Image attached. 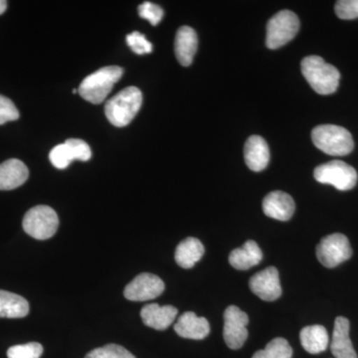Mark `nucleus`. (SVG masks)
Returning a JSON list of instances; mask_svg holds the SVG:
<instances>
[{
	"instance_id": "f257e3e1",
	"label": "nucleus",
	"mask_w": 358,
	"mask_h": 358,
	"mask_svg": "<svg viewBox=\"0 0 358 358\" xmlns=\"http://www.w3.org/2000/svg\"><path fill=\"white\" fill-rule=\"evenodd\" d=\"M301 73L315 93L331 95L338 88L341 73L320 56H308L301 61Z\"/></svg>"
},
{
	"instance_id": "f03ea898",
	"label": "nucleus",
	"mask_w": 358,
	"mask_h": 358,
	"mask_svg": "<svg viewBox=\"0 0 358 358\" xmlns=\"http://www.w3.org/2000/svg\"><path fill=\"white\" fill-rule=\"evenodd\" d=\"M143 103V94L136 87H128L113 96L105 106V114L115 127L128 126L138 114Z\"/></svg>"
},
{
	"instance_id": "7ed1b4c3",
	"label": "nucleus",
	"mask_w": 358,
	"mask_h": 358,
	"mask_svg": "<svg viewBox=\"0 0 358 358\" xmlns=\"http://www.w3.org/2000/svg\"><path fill=\"white\" fill-rule=\"evenodd\" d=\"M124 70L119 66H108L101 68L83 80L78 89L80 96L92 103H103L113 87L120 81Z\"/></svg>"
},
{
	"instance_id": "20e7f679",
	"label": "nucleus",
	"mask_w": 358,
	"mask_h": 358,
	"mask_svg": "<svg viewBox=\"0 0 358 358\" xmlns=\"http://www.w3.org/2000/svg\"><path fill=\"white\" fill-rule=\"evenodd\" d=\"M312 140L320 150L334 157H345L355 148L352 134L336 124L317 126L313 129Z\"/></svg>"
},
{
	"instance_id": "39448f33",
	"label": "nucleus",
	"mask_w": 358,
	"mask_h": 358,
	"mask_svg": "<svg viewBox=\"0 0 358 358\" xmlns=\"http://www.w3.org/2000/svg\"><path fill=\"white\" fill-rule=\"evenodd\" d=\"M23 229L37 240H47L55 235L59 226L57 213L51 207L38 205L27 211L23 218Z\"/></svg>"
},
{
	"instance_id": "423d86ee",
	"label": "nucleus",
	"mask_w": 358,
	"mask_h": 358,
	"mask_svg": "<svg viewBox=\"0 0 358 358\" xmlns=\"http://www.w3.org/2000/svg\"><path fill=\"white\" fill-rule=\"evenodd\" d=\"M313 176L317 182L333 185L341 192L352 189L358 179L357 171L341 160H333L317 166Z\"/></svg>"
},
{
	"instance_id": "0eeeda50",
	"label": "nucleus",
	"mask_w": 358,
	"mask_h": 358,
	"mask_svg": "<svg viewBox=\"0 0 358 358\" xmlns=\"http://www.w3.org/2000/svg\"><path fill=\"white\" fill-rule=\"evenodd\" d=\"M300 29L298 16L289 10H282L275 14L267 24L266 45L268 48H281L296 37Z\"/></svg>"
},
{
	"instance_id": "6e6552de",
	"label": "nucleus",
	"mask_w": 358,
	"mask_h": 358,
	"mask_svg": "<svg viewBox=\"0 0 358 358\" xmlns=\"http://www.w3.org/2000/svg\"><path fill=\"white\" fill-rule=\"evenodd\" d=\"M352 256V249L345 235L341 233L327 235L317 247V260L327 268H334Z\"/></svg>"
},
{
	"instance_id": "1a4fd4ad",
	"label": "nucleus",
	"mask_w": 358,
	"mask_h": 358,
	"mask_svg": "<svg viewBox=\"0 0 358 358\" xmlns=\"http://www.w3.org/2000/svg\"><path fill=\"white\" fill-rule=\"evenodd\" d=\"M249 317L236 306H229L224 313L223 336L231 350H239L248 338Z\"/></svg>"
},
{
	"instance_id": "9d476101",
	"label": "nucleus",
	"mask_w": 358,
	"mask_h": 358,
	"mask_svg": "<svg viewBox=\"0 0 358 358\" xmlns=\"http://www.w3.org/2000/svg\"><path fill=\"white\" fill-rule=\"evenodd\" d=\"M164 282L157 275L143 273L127 285L124 294L127 300L145 301L154 300L164 293Z\"/></svg>"
},
{
	"instance_id": "9b49d317",
	"label": "nucleus",
	"mask_w": 358,
	"mask_h": 358,
	"mask_svg": "<svg viewBox=\"0 0 358 358\" xmlns=\"http://www.w3.org/2000/svg\"><path fill=\"white\" fill-rule=\"evenodd\" d=\"M250 289L261 300L274 301L282 296L279 272L275 267H268L257 273L249 281Z\"/></svg>"
},
{
	"instance_id": "f8f14e48",
	"label": "nucleus",
	"mask_w": 358,
	"mask_h": 358,
	"mask_svg": "<svg viewBox=\"0 0 358 358\" xmlns=\"http://www.w3.org/2000/svg\"><path fill=\"white\" fill-rule=\"evenodd\" d=\"M263 211L268 217L279 221H288L293 217L296 205L288 193L273 192L263 200Z\"/></svg>"
},
{
	"instance_id": "ddd939ff",
	"label": "nucleus",
	"mask_w": 358,
	"mask_h": 358,
	"mask_svg": "<svg viewBox=\"0 0 358 358\" xmlns=\"http://www.w3.org/2000/svg\"><path fill=\"white\" fill-rule=\"evenodd\" d=\"M178 313V308L173 306L162 307L159 303H150L141 308V317L145 326L157 331H164L173 324Z\"/></svg>"
},
{
	"instance_id": "4468645a",
	"label": "nucleus",
	"mask_w": 358,
	"mask_h": 358,
	"mask_svg": "<svg viewBox=\"0 0 358 358\" xmlns=\"http://www.w3.org/2000/svg\"><path fill=\"white\" fill-rule=\"evenodd\" d=\"M350 320L338 317L334 322L331 350L336 358H358L350 338Z\"/></svg>"
},
{
	"instance_id": "2eb2a0df",
	"label": "nucleus",
	"mask_w": 358,
	"mask_h": 358,
	"mask_svg": "<svg viewBox=\"0 0 358 358\" xmlns=\"http://www.w3.org/2000/svg\"><path fill=\"white\" fill-rule=\"evenodd\" d=\"M174 331L181 338L200 341L208 336L210 326L205 317H197L193 312H186L174 324Z\"/></svg>"
},
{
	"instance_id": "dca6fc26",
	"label": "nucleus",
	"mask_w": 358,
	"mask_h": 358,
	"mask_svg": "<svg viewBox=\"0 0 358 358\" xmlns=\"http://www.w3.org/2000/svg\"><path fill=\"white\" fill-rule=\"evenodd\" d=\"M199 47V37L196 32L189 26H182L176 33L174 41V51L178 62L185 67L192 64L193 58Z\"/></svg>"
},
{
	"instance_id": "f3484780",
	"label": "nucleus",
	"mask_w": 358,
	"mask_h": 358,
	"mask_svg": "<svg viewBox=\"0 0 358 358\" xmlns=\"http://www.w3.org/2000/svg\"><path fill=\"white\" fill-rule=\"evenodd\" d=\"M245 162L251 171H262L268 166L270 162V150L267 141L262 136H250L245 143Z\"/></svg>"
},
{
	"instance_id": "a211bd4d",
	"label": "nucleus",
	"mask_w": 358,
	"mask_h": 358,
	"mask_svg": "<svg viewBox=\"0 0 358 358\" xmlns=\"http://www.w3.org/2000/svg\"><path fill=\"white\" fill-rule=\"evenodd\" d=\"M28 176L29 171L21 160H6L0 164V190L15 189L24 185Z\"/></svg>"
},
{
	"instance_id": "6ab92c4d",
	"label": "nucleus",
	"mask_w": 358,
	"mask_h": 358,
	"mask_svg": "<svg viewBox=\"0 0 358 358\" xmlns=\"http://www.w3.org/2000/svg\"><path fill=\"white\" fill-rule=\"evenodd\" d=\"M263 259L262 250L255 241L249 240L241 247L233 250L229 255V263L236 270H249L261 263Z\"/></svg>"
},
{
	"instance_id": "aec40b11",
	"label": "nucleus",
	"mask_w": 358,
	"mask_h": 358,
	"mask_svg": "<svg viewBox=\"0 0 358 358\" xmlns=\"http://www.w3.org/2000/svg\"><path fill=\"white\" fill-rule=\"evenodd\" d=\"M204 246L196 238H186L176 250V261L179 267L192 268L204 255Z\"/></svg>"
},
{
	"instance_id": "412c9836",
	"label": "nucleus",
	"mask_w": 358,
	"mask_h": 358,
	"mask_svg": "<svg viewBox=\"0 0 358 358\" xmlns=\"http://www.w3.org/2000/svg\"><path fill=\"white\" fill-rule=\"evenodd\" d=\"M300 339L303 348L312 355L324 352L329 345L326 327L320 324L303 327L301 331Z\"/></svg>"
},
{
	"instance_id": "4be33fe9",
	"label": "nucleus",
	"mask_w": 358,
	"mask_h": 358,
	"mask_svg": "<svg viewBox=\"0 0 358 358\" xmlns=\"http://www.w3.org/2000/svg\"><path fill=\"white\" fill-rule=\"evenodd\" d=\"M29 313V303L20 294L0 289V317L21 319Z\"/></svg>"
},
{
	"instance_id": "5701e85b",
	"label": "nucleus",
	"mask_w": 358,
	"mask_h": 358,
	"mask_svg": "<svg viewBox=\"0 0 358 358\" xmlns=\"http://www.w3.org/2000/svg\"><path fill=\"white\" fill-rule=\"evenodd\" d=\"M293 348L288 341L282 338H277L271 341L265 350H258L252 358H292Z\"/></svg>"
},
{
	"instance_id": "b1692460",
	"label": "nucleus",
	"mask_w": 358,
	"mask_h": 358,
	"mask_svg": "<svg viewBox=\"0 0 358 358\" xmlns=\"http://www.w3.org/2000/svg\"><path fill=\"white\" fill-rule=\"evenodd\" d=\"M85 358H136V357L122 345L110 343L102 348H95Z\"/></svg>"
},
{
	"instance_id": "393cba45",
	"label": "nucleus",
	"mask_w": 358,
	"mask_h": 358,
	"mask_svg": "<svg viewBox=\"0 0 358 358\" xmlns=\"http://www.w3.org/2000/svg\"><path fill=\"white\" fill-rule=\"evenodd\" d=\"M43 353V346L38 343L11 346L7 350L8 358H40Z\"/></svg>"
},
{
	"instance_id": "a878e982",
	"label": "nucleus",
	"mask_w": 358,
	"mask_h": 358,
	"mask_svg": "<svg viewBox=\"0 0 358 358\" xmlns=\"http://www.w3.org/2000/svg\"><path fill=\"white\" fill-rule=\"evenodd\" d=\"M49 159H50L51 164L58 169H67L71 162L74 160L71 155L69 148L65 143L56 145L51 150Z\"/></svg>"
},
{
	"instance_id": "bb28decb",
	"label": "nucleus",
	"mask_w": 358,
	"mask_h": 358,
	"mask_svg": "<svg viewBox=\"0 0 358 358\" xmlns=\"http://www.w3.org/2000/svg\"><path fill=\"white\" fill-rule=\"evenodd\" d=\"M66 145L69 148L73 159L80 162H88L92 157V150L88 143L78 138H69L65 141Z\"/></svg>"
},
{
	"instance_id": "cd10ccee",
	"label": "nucleus",
	"mask_w": 358,
	"mask_h": 358,
	"mask_svg": "<svg viewBox=\"0 0 358 358\" xmlns=\"http://www.w3.org/2000/svg\"><path fill=\"white\" fill-rule=\"evenodd\" d=\"M138 14L143 20L150 21V24L154 26L159 24L164 15L162 7L148 1L138 6Z\"/></svg>"
},
{
	"instance_id": "c85d7f7f",
	"label": "nucleus",
	"mask_w": 358,
	"mask_h": 358,
	"mask_svg": "<svg viewBox=\"0 0 358 358\" xmlns=\"http://www.w3.org/2000/svg\"><path fill=\"white\" fill-rule=\"evenodd\" d=\"M127 43L131 47V50L138 55L152 53V44L140 32L134 31L129 34L127 36Z\"/></svg>"
},
{
	"instance_id": "c756f323",
	"label": "nucleus",
	"mask_w": 358,
	"mask_h": 358,
	"mask_svg": "<svg viewBox=\"0 0 358 358\" xmlns=\"http://www.w3.org/2000/svg\"><path fill=\"white\" fill-rule=\"evenodd\" d=\"M334 9L341 20H352L358 18V0H339Z\"/></svg>"
},
{
	"instance_id": "7c9ffc66",
	"label": "nucleus",
	"mask_w": 358,
	"mask_h": 358,
	"mask_svg": "<svg viewBox=\"0 0 358 358\" xmlns=\"http://www.w3.org/2000/svg\"><path fill=\"white\" fill-rule=\"evenodd\" d=\"M20 119V112L10 99L0 95V124Z\"/></svg>"
},
{
	"instance_id": "2f4dec72",
	"label": "nucleus",
	"mask_w": 358,
	"mask_h": 358,
	"mask_svg": "<svg viewBox=\"0 0 358 358\" xmlns=\"http://www.w3.org/2000/svg\"><path fill=\"white\" fill-rule=\"evenodd\" d=\"M7 8V2L6 0H0V15L6 13Z\"/></svg>"
},
{
	"instance_id": "473e14b6",
	"label": "nucleus",
	"mask_w": 358,
	"mask_h": 358,
	"mask_svg": "<svg viewBox=\"0 0 358 358\" xmlns=\"http://www.w3.org/2000/svg\"><path fill=\"white\" fill-rule=\"evenodd\" d=\"M76 93H77V90L76 89L73 90V94H76Z\"/></svg>"
}]
</instances>
